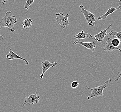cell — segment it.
<instances>
[{
    "instance_id": "6da1fadb",
    "label": "cell",
    "mask_w": 121,
    "mask_h": 112,
    "mask_svg": "<svg viewBox=\"0 0 121 112\" xmlns=\"http://www.w3.org/2000/svg\"><path fill=\"white\" fill-rule=\"evenodd\" d=\"M17 23V18L15 15H13L11 11H7L4 17L0 20V30L3 27H7L12 32L15 31V25Z\"/></svg>"
},
{
    "instance_id": "7a4b0ae2",
    "label": "cell",
    "mask_w": 121,
    "mask_h": 112,
    "mask_svg": "<svg viewBox=\"0 0 121 112\" xmlns=\"http://www.w3.org/2000/svg\"><path fill=\"white\" fill-rule=\"evenodd\" d=\"M111 78H108V80L102 85L93 88H88L87 85H86V89H89L91 90V94L87 97V99L89 100H91L92 98L98 97L99 96L105 97V95L103 93V90L105 88H107L108 87L109 83L111 82Z\"/></svg>"
},
{
    "instance_id": "3957f363",
    "label": "cell",
    "mask_w": 121,
    "mask_h": 112,
    "mask_svg": "<svg viewBox=\"0 0 121 112\" xmlns=\"http://www.w3.org/2000/svg\"><path fill=\"white\" fill-rule=\"evenodd\" d=\"M79 7L81 9V11L84 15L88 25L91 26H95L97 22V20H96L95 15L93 14L89 11L86 10L83 5H80Z\"/></svg>"
},
{
    "instance_id": "277c9868",
    "label": "cell",
    "mask_w": 121,
    "mask_h": 112,
    "mask_svg": "<svg viewBox=\"0 0 121 112\" xmlns=\"http://www.w3.org/2000/svg\"><path fill=\"white\" fill-rule=\"evenodd\" d=\"M56 16V22L60 26L61 28L63 29H65L69 24L68 20V18L69 17V14L64 16L63 13L61 12L60 13H57Z\"/></svg>"
},
{
    "instance_id": "5b68a950",
    "label": "cell",
    "mask_w": 121,
    "mask_h": 112,
    "mask_svg": "<svg viewBox=\"0 0 121 112\" xmlns=\"http://www.w3.org/2000/svg\"><path fill=\"white\" fill-rule=\"evenodd\" d=\"M57 65V63L55 61H52L51 63L49 60L41 61V67H42V73L40 75V78H42L44 74L51 67H53Z\"/></svg>"
},
{
    "instance_id": "8992f818",
    "label": "cell",
    "mask_w": 121,
    "mask_h": 112,
    "mask_svg": "<svg viewBox=\"0 0 121 112\" xmlns=\"http://www.w3.org/2000/svg\"><path fill=\"white\" fill-rule=\"evenodd\" d=\"M40 99V97L37 95V92H36L35 94L30 95L28 98L26 97L24 103H22V105L23 106H24L26 104L30 105L37 103L39 102Z\"/></svg>"
},
{
    "instance_id": "52a82bcc",
    "label": "cell",
    "mask_w": 121,
    "mask_h": 112,
    "mask_svg": "<svg viewBox=\"0 0 121 112\" xmlns=\"http://www.w3.org/2000/svg\"><path fill=\"white\" fill-rule=\"evenodd\" d=\"M112 26V25L110 24L104 30L100 31L98 34H96L95 36H93L92 39H94L97 42H101L103 41V39H104L105 37L107 35V32L110 29Z\"/></svg>"
},
{
    "instance_id": "ba28073f",
    "label": "cell",
    "mask_w": 121,
    "mask_h": 112,
    "mask_svg": "<svg viewBox=\"0 0 121 112\" xmlns=\"http://www.w3.org/2000/svg\"><path fill=\"white\" fill-rule=\"evenodd\" d=\"M74 44H80L85 47L87 48V49H90L93 52L94 51L95 48L96 47V45L94 42H83L81 41H75L73 43Z\"/></svg>"
},
{
    "instance_id": "9c48e42d",
    "label": "cell",
    "mask_w": 121,
    "mask_h": 112,
    "mask_svg": "<svg viewBox=\"0 0 121 112\" xmlns=\"http://www.w3.org/2000/svg\"><path fill=\"white\" fill-rule=\"evenodd\" d=\"M10 49V52L6 56V59L7 60H13L15 59H20L22 60H24L25 62V64L26 65H29V63L28 62V61H27V60H26V59L23 58L21 56H19L17 55V54L14 53L13 51H12V50L9 48Z\"/></svg>"
},
{
    "instance_id": "30bf717a",
    "label": "cell",
    "mask_w": 121,
    "mask_h": 112,
    "mask_svg": "<svg viewBox=\"0 0 121 112\" xmlns=\"http://www.w3.org/2000/svg\"><path fill=\"white\" fill-rule=\"evenodd\" d=\"M111 41L112 39L110 38H108L106 43V45L104 47V51H107L109 52L115 50H118L120 52H121V49L118 47H115L112 45V44Z\"/></svg>"
},
{
    "instance_id": "8fae6325",
    "label": "cell",
    "mask_w": 121,
    "mask_h": 112,
    "mask_svg": "<svg viewBox=\"0 0 121 112\" xmlns=\"http://www.w3.org/2000/svg\"><path fill=\"white\" fill-rule=\"evenodd\" d=\"M119 9L118 7L117 8H115L114 7H112L109 8V10L107 11V12L106 13L102 15L101 16L98 17L97 19L98 20H105L106 19L107 17L109 14H111L112 13L115 12L116 10Z\"/></svg>"
},
{
    "instance_id": "7c38bea8",
    "label": "cell",
    "mask_w": 121,
    "mask_h": 112,
    "mask_svg": "<svg viewBox=\"0 0 121 112\" xmlns=\"http://www.w3.org/2000/svg\"><path fill=\"white\" fill-rule=\"evenodd\" d=\"M93 36L91 34L87 33H85L83 31L79 32L77 34H76L74 36V38L77 39H85L86 38H89L90 39H92Z\"/></svg>"
},
{
    "instance_id": "4fadbf2b",
    "label": "cell",
    "mask_w": 121,
    "mask_h": 112,
    "mask_svg": "<svg viewBox=\"0 0 121 112\" xmlns=\"http://www.w3.org/2000/svg\"><path fill=\"white\" fill-rule=\"evenodd\" d=\"M32 19L26 18L22 22V25L24 29H28L31 28L32 26Z\"/></svg>"
},
{
    "instance_id": "5bb4252c",
    "label": "cell",
    "mask_w": 121,
    "mask_h": 112,
    "mask_svg": "<svg viewBox=\"0 0 121 112\" xmlns=\"http://www.w3.org/2000/svg\"><path fill=\"white\" fill-rule=\"evenodd\" d=\"M111 35L112 36L116 37V38L121 42V32H117L114 30H111V31L107 34V35Z\"/></svg>"
},
{
    "instance_id": "9a60e30c",
    "label": "cell",
    "mask_w": 121,
    "mask_h": 112,
    "mask_svg": "<svg viewBox=\"0 0 121 112\" xmlns=\"http://www.w3.org/2000/svg\"><path fill=\"white\" fill-rule=\"evenodd\" d=\"M34 0H27L25 4L24 7V9H26L29 11V7L34 3Z\"/></svg>"
},
{
    "instance_id": "2e32d148",
    "label": "cell",
    "mask_w": 121,
    "mask_h": 112,
    "mask_svg": "<svg viewBox=\"0 0 121 112\" xmlns=\"http://www.w3.org/2000/svg\"><path fill=\"white\" fill-rule=\"evenodd\" d=\"M120 41L117 38H114L113 39H112L111 43L112 45L115 47L119 46L120 44Z\"/></svg>"
},
{
    "instance_id": "e0dca14e",
    "label": "cell",
    "mask_w": 121,
    "mask_h": 112,
    "mask_svg": "<svg viewBox=\"0 0 121 112\" xmlns=\"http://www.w3.org/2000/svg\"><path fill=\"white\" fill-rule=\"evenodd\" d=\"M79 85V82L78 81H74L71 83V88H75L78 87Z\"/></svg>"
},
{
    "instance_id": "ac0fdd59",
    "label": "cell",
    "mask_w": 121,
    "mask_h": 112,
    "mask_svg": "<svg viewBox=\"0 0 121 112\" xmlns=\"http://www.w3.org/2000/svg\"><path fill=\"white\" fill-rule=\"evenodd\" d=\"M7 1H8V0H0V3L2 4H4ZM13 1H14L15 0H13Z\"/></svg>"
},
{
    "instance_id": "d6986e66",
    "label": "cell",
    "mask_w": 121,
    "mask_h": 112,
    "mask_svg": "<svg viewBox=\"0 0 121 112\" xmlns=\"http://www.w3.org/2000/svg\"><path fill=\"white\" fill-rule=\"evenodd\" d=\"M118 73H119V75H118V78H117V79H116V80L115 81V82H117V81H118L119 80V78L120 77V76H121V71L120 72H117Z\"/></svg>"
},
{
    "instance_id": "ffe728a7",
    "label": "cell",
    "mask_w": 121,
    "mask_h": 112,
    "mask_svg": "<svg viewBox=\"0 0 121 112\" xmlns=\"http://www.w3.org/2000/svg\"><path fill=\"white\" fill-rule=\"evenodd\" d=\"M118 8H119V9L121 8V0H119V1Z\"/></svg>"
},
{
    "instance_id": "44dd1931",
    "label": "cell",
    "mask_w": 121,
    "mask_h": 112,
    "mask_svg": "<svg viewBox=\"0 0 121 112\" xmlns=\"http://www.w3.org/2000/svg\"><path fill=\"white\" fill-rule=\"evenodd\" d=\"M4 39V38L3 37L2 35H0V40H3Z\"/></svg>"
}]
</instances>
